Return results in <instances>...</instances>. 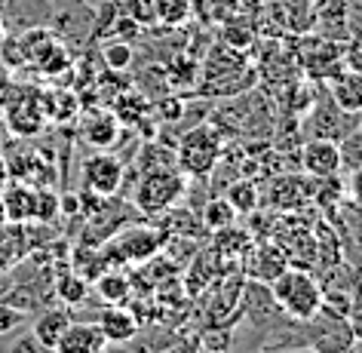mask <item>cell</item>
Wrapping results in <instances>:
<instances>
[{
    "label": "cell",
    "instance_id": "6da1fadb",
    "mask_svg": "<svg viewBox=\"0 0 362 353\" xmlns=\"http://www.w3.org/2000/svg\"><path fill=\"white\" fill-rule=\"evenodd\" d=\"M267 286H270V295H274L279 311H283L286 316H292V320H298V323H307L322 307V286L316 283L304 267L288 265L283 274Z\"/></svg>",
    "mask_w": 362,
    "mask_h": 353
},
{
    "label": "cell",
    "instance_id": "7a4b0ae2",
    "mask_svg": "<svg viewBox=\"0 0 362 353\" xmlns=\"http://www.w3.org/2000/svg\"><path fill=\"white\" fill-rule=\"evenodd\" d=\"M224 154V141L215 126H194L191 132H185L175 144V169L185 178H197L203 182L206 175H212Z\"/></svg>",
    "mask_w": 362,
    "mask_h": 353
},
{
    "label": "cell",
    "instance_id": "3957f363",
    "mask_svg": "<svg viewBox=\"0 0 362 353\" xmlns=\"http://www.w3.org/2000/svg\"><path fill=\"white\" fill-rule=\"evenodd\" d=\"M185 187H187V178L175 169V163L144 169L139 178V187H135V209L141 215H160L163 209H169V206H175L181 200Z\"/></svg>",
    "mask_w": 362,
    "mask_h": 353
},
{
    "label": "cell",
    "instance_id": "277c9868",
    "mask_svg": "<svg viewBox=\"0 0 362 353\" xmlns=\"http://www.w3.org/2000/svg\"><path fill=\"white\" fill-rule=\"evenodd\" d=\"M304 329H307V347H313L316 353H347L356 344L347 323V313L334 311L329 304H322L304 323Z\"/></svg>",
    "mask_w": 362,
    "mask_h": 353
},
{
    "label": "cell",
    "instance_id": "5b68a950",
    "mask_svg": "<svg viewBox=\"0 0 362 353\" xmlns=\"http://www.w3.org/2000/svg\"><path fill=\"white\" fill-rule=\"evenodd\" d=\"M80 178H83L86 191H93L98 197H114L120 194V187L126 182V163L111 151H95L93 157L83 160Z\"/></svg>",
    "mask_w": 362,
    "mask_h": 353
},
{
    "label": "cell",
    "instance_id": "8992f818",
    "mask_svg": "<svg viewBox=\"0 0 362 353\" xmlns=\"http://www.w3.org/2000/svg\"><path fill=\"white\" fill-rule=\"evenodd\" d=\"M288 267V255L279 243H249L243 252V274L258 283H274Z\"/></svg>",
    "mask_w": 362,
    "mask_h": 353
},
{
    "label": "cell",
    "instance_id": "52a82bcc",
    "mask_svg": "<svg viewBox=\"0 0 362 353\" xmlns=\"http://www.w3.org/2000/svg\"><path fill=\"white\" fill-rule=\"evenodd\" d=\"M307 132L310 139H332V141H341L347 132H353L356 126L362 123V114H350V111H341L338 105L332 102H320L313 108V114L307 117Z\"/></svg>",
    "mask_w": 362,
    "mask_h": 353
},
{
    "label": "cell",
    "instance_id": "ba28073f",
    "mask_svg": "<svg viewBox=\"0 0 362 353\" xmlns=\"http://www.w3.org/2000/svg\"><path fill=\"white\" fill-rule=\"evenodd\" d=\"M301 169L310 178H329L341 172V151L332 139H307L301 144Z\"/></svg>",
    "mask_w": 362,
    "mask_h": 353
},
{
    "label": "cell",
    "instance_id": "9c48e42d",
    "mask_svg": "<svg viewBox=\"0 0 362 353\" xmlns=\"http://www.w3.org/2000/svg\"><path fill=\"white\" fill-rule=\"evenodd\" d=\"M98 329H102L107 347H117V344H126L132 341L135 335H139L141 329V320L135 316V311H129V307L123 304H105V311L95 316Z\"/></svg>",
    "mask_w": 362,
    "mask_h": 353
},
{
    "label": "cell",
    "instance_id": "30bf717a",
    "mask_svg": "<svg viewBox=\"0 0 362 353\" xmlns=\"http://www.w3.org/2000/svg\"><path fill=\"white\" fill-rule=\"evenodd\" d=\"M105 347H107V341L95 320H89V323L71 320V325L62 332V338L56 341L52 350L56 353H105Z\"/></svg>",
    "mask_w": 362,
    "mask_h": 353
},
{
    "label": "cell",
    "instance_id": "8fae6325",
    "mask_svg": "<svg viewBox=\"0 0 362 353\" xmlns=\"http://www.w3.org/2000/svg\"><path fill=\"white\" fill-rule=\"evenodd\" d=\"M6 209V221L22 224V221H34V209H37V187L25 185V182H6V187L0 191Z\"/></svg>",
    "mask_w": 362,
    "mask_h": 353
},
{
    "label": "cell",
    "instance_id": "7c38bea8",
    "mask_svg": "<svg viewBox=\"0 0 362 353\" xmlns=\"http://www.w3.org/2000/svg\"><path fill=\"white\" fill-rule=\"evenodd\" d=\"M80 139H83L93 151H111L117 139H120V120L107 111L89 114L83 126H80Z\"/></svg>",
    "mask_w": 362,
    "mask_h": 353
},
{
    "label": "cell",
    "instance_id": "4fadbf2b",
    "mask_svg": "<svg viewBox=\"0 0 362 353\" xmlns=\"http://www.w3.org/2000/svg\"><path fill=\"white\" fill-rule=\"evenodd\" d=\"M329 98L341 111L362 114V74L359 71H341V74L332 80Z\"/></svg>",
    "mask_w": 362,
    "mask_h": 353
},
{
    "label": "cell",
    "instance_id": "5bb4252c",
    "mask_svg": "<svg viewBox=\"0 0 362 353\" xmlns=\"http://www.w3.org/2000/svg\"><path fill=\"white\" fill-rule=\"evenodd\" d=\"M68 325H71L68 304L65 307H47V311H40V316L31 323V335L47 344V347H56V341L62 338V332H65Z\"/></svg>",
    "mask_w": 362,
    "mask_h": 353
},
{
    "label": "cell",
    "instance_id": "9a60e30c",
    "mask_svg": "<svg viewBox=\"0 0 362 353\" xmlns=\"http://www.w3.org/2000/svg\"><path fill=\"white\" fill-rule=\"evenodd\" d=\"M95 295L105 304H126V298L132 295V279L120 270H102L95 277Z\"/></svg>",
    "mask_w": 362,
    "mask_h": 353
},
{
    "label": "cell",
    "instance_id": "2e32d148",
    "mask_svg": "<svg viewBox=\"0 0 362 353\" xmlns=\"http://www.w3.org/2000/svg\"><path fill=\"white\" fill-rule=\"evenodd\" d=\"M221 197L233 206V212H237V215L255 212L258 203H261V191H258V185L252 182V178H237V182H230L228 187H224Z\"/></svg>",
    "mask_w": 362,
    "mask_h": 353
},
{
    "label": "cell",
    "instance_id": "e0dca14e",
    "mask_svg": "<svg viewBox=\"0 0 362 353\" xmlns=\"http://www.w3.org/2000/svg\"><path fill=\"white\" fill-rule=\"evenodd\" d=\"M111 114L120 120V126H135V123L148 120V98L141 93H120V96H114Z\"/></svg>",
    "mask_w": 362,
    "mask_h": 353
},
{
    "label": "cell",
    "instance_id": "ac0fdd59",
    "mask_svg": "<svg viewBox=\"0 0 362 353\" xmlns=\"http://www.w3.org/2000/svg\"><path fill=\"white\" fill-rule=\"evenodd\" d=\"M200 224H203V231H224V228H230V224H237V212H233V206L224 200V197H212L209 203L200 209Z\"/></svg>",
    "mask_w": 362,
    "mask_h": 353
},
{
    "label": "cell",
    "instance_id": "d6986e66",
    "mask_svg": "<svg viewBox=\"0 0 362 353\" xmlns=\"http://www.w3.org/2000/svg\"><path fill=\"white\" fill-rule=\"evenodd\" d=\"M10 129L16 132V135H34V132H40V126H43V111L37 105H34V98L28 105H16V108H10Z\"/></svg>",
    "mask_w": 362,
    "mask_h": 353
},
{
    "label": "cell",
    "instance_id": "ffe728a7",
    "mask_svg": "<svg viewBox=\"0 0 362 353\" xmlns=\"http://www.w3.org/2000/svg\"><path fill=\"white\" fill-rule=\"evenodd\" d=\"M56 295H59L68 307H71V304H83V301H86V295H89V283H86V277L74 274V270L62 274V277L56 279Z\"/></svg>",
    "mask_w": 362,
    "mask_h": 353
},
{
    "label": "cell",
    "instance_id": "44dd1931",
    "mask_svg": "<svg viewBox=\"0 0 362 353\" xmlns=\"http://www.w3.org/2000/svg\"><path fill=\"white\" fill-rule=\"evenodd\" d=\"M249 243H252V233L240 231L237 224H230V228H224V231H215V252H218V255H243Z\"/></svg>",
    "mask_w": 362,
    "mask_h": 353
},
{
    "label": "cell",
    "instance_id": "7402d4cb",
    "mask_svg": "<svg viewBox=\"0 0 362 353\" xmlns=\"http://www.w3.org/2000/svg\"><path fill=\"white\" fill-rule=\"evenodd\" d=\"M102 59H105V65L111 68V71H126V68L132 65V59H135L132 40H114V37H107L102 43Z\"/></svg>",
    "mask_w": 362,
    "mask_h": 353
},
{
    "label": "cell",
    "instance_id": "603a6c76",
    "mask_svg": "<svg viewBox=\"0 0 362 353\" xmlns=\"http://www.w3.org/2000/svg\"><path fill=\"white\" fill-rule=\"evenodd\" d=\"M338 151H341V169L353 172V169L362 166V123L338 141Z\"/></svg>",
    "mask_w": 362,
    "mask_h": 353
},
{
    "label": "cell",
    "instance_id": "cb8c5ba5",
    "mask_svg": "<svg viewBox=\"0 0 362 353\" xmlns=\"http://www.w3.org/2000/svg\"><path fill=\"white\" fill-rule=\"evenodd\" d=\"M341 62L344 71H359L362 74V25H353L347 31V40L341 47Z\"/></svg>",
    "mask_w": 362,
    "mask_h": 353
},
{
    "label": "cell",
    "instance_id": "d4e9b609",
    "mask_svg": "<svg viewBox=\"0 0 362 353\" xmlns=\"http://www.w3.org/2000/svg\"><path fill=\"white\" fill-rule=\"evenodd\" d=\"M0 353H56V350L47 347L43 341L34 338L31 329H25V332H16V335H13V341L6 344V347L0 350Z\"/></svg>",
    "mask_w": 362,
    "mask_h": 353
},
{
    "label": "cell",
    "instance_id": "484cf974",
    "mask_svg": "<svg viewBox=\"0 0 362 353\" xmlns=\"http://www.w3.org/2000/svg\"><path fill=\"white\" fill-rule=\"evenodd\" d=\"M28 320V311H22V307L16 304H6L0 301V338H6V335H16Z\"/></svg>",
    "mask_w": 362,
    "mask_h": 353
},
{
    "label": "cell",
    "instance_id": "4316f807",
    "mask_svg": "<svg viewBox=\"0 0 362 353\" xmlns=\"http://www.w3.org/2000/svg\"><path fill=\"white\" fill-rule=\"evenodd\" d=\"M181 114H185V105L178 96H166L157 105V120H181Z\"/></svg>",
    "mask_w": 362,
    "mask_h": 353
},
{
    "label": "cell",
    "instance_id": "83f0119b",
    "mask_svg": "<svg viewBox=\"0 0 362 353\" xmlns=\"http://www.w3.org/2000/svg\"><path fill=\"white\" fill-rule=\"evenodd\" d=\"M347 323H350L353 338L362 341V298H359L356 304H350V307H347Z\"/></svg>",
    "mask_w": 362,
    "mask_h": 353
},
{
    "label": "cell",
    "instance_id": "f1b7e54d",
    "mask_svg": "<svg viewBox=\"0 0 362 353\" xmlns=\"http://www.w3.org/2000/svg\"><path fill=\"white\" fill-rule=\"evenodd\" d=\"M350 191H353V197H356V200H362V166H359V169H353Z\"/></svg>",
    "mask_w": 362,
    "mask_h": 353
},
{
    "label": "cell",
    "instance_id": "f546056e",
    "mask_svg": "<svg viewBox=\"0 0 362 353\" xmlns=\"http://www.w3.org/2000/svg\"><path fill=\"white\" fill-rule=\"evenodd\" d=\"M6 182H10V166H6V163L0 160V191L6 187Z\"/></svg>",
    "mask_w": 362,
    "mask_h": 353
},
{
    "label": "cell",
    "instance_id": "4dcf8cb0",
    "mask_svg": "<svg viewBox=\"0 0 362 353\" xmlns=\"http://www.w3.org/2000/svg\"><path fill=\"white\" fill-rule=\"evenodd\" d=\"M279 353H316L313 347H307V344H304V347H286V350H279Z\"/></svg>",
    "mask_w": 362,
    "mask_h": 353
},
{
    "label": "cell",
    "instance_id": "1f68e13d",
    "mask_svg": "<svg viewBox=\"0 0 362 353\" xmlns=\"http://www.w3.org/2000/svg\"><path fill=\"white\" fill-rule=\"evenodd\" d=\"M6 224V209H4V200H0V228Z\"/></svg>",
    "mask_w": 362,
    "mask_h": 353
},
{
    "label": "cell",
    "instance_id": "d6a6232c",
    "mask_svg": "<svg viewBox=\"0 0 362 353\" xmlns=\"http://www.w3.org/2000/svg\"><path fill=\"white\" fill-rule=\"evenodd\" d=\"M200 353H218V350H206V347H200Z\"/></svg>",
    "mask_w": 362,
    "mask_h": 353
},
{
    "label": "cell",
    "instance_id": "836d02e7",
    "mask_svg": "<svg viewBox=\"0 0 362 353\" xmlns=\"http://www.w3.org/2000/svg\"><path fill=\"white\" fill-rule=\"evenodd\" d=\"M105 353H111V350H107V347H105Z\"/></svg>",
    "mask_w": 362,
    "mask_h": 353
}]
</instances>
